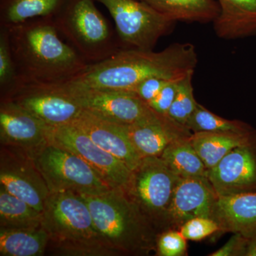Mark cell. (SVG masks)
<instances>
[{
  "label": "cell",
  "instance_id": "1",
  "mask_svg": "<svg viewBox=\"0 0 256 256\" xmlns=\"http://www.w3.org/2000/svg\"><path fill=\"white\" fill-rule=\"evenodd\" d=\"M198 64L195 47L175 43L159 52L122 50L107 60L88 64L70 80L84 86L130 92L152 77L180 80L194 72Z\"/></svg>",
  "mask_w": 256,
  "mask_h": 256
},
{
  "label": "cell",
  "instance_id": "2",
  "mask_svg": "<svg viewBox=\"0 0 256 256\" xmlns=\"http://www.w3.org/2000/svg\"><path fill=\"white\" fill-rule=\"evenodd\" d=\"M8 30L18 85L67 82L88 65L60 40L52 18H32Z\"/></svg>",
  "mask_w": 256,
  "mask_h": 256
},
{
  "label": "cell",
  "instance_id": "3",
  "mask_svg": "<svg viewBox=\"0 0 256 256\" xmlns=\"http://www.w3.org/2000/svg\"><path fill=\"white\" fill-rule=\"evenodd\" d=\"M78 194L96 228L118 255L146 256L156 250L159 232L124 188Z\"/></svg>",
  "mask_w": 256,
  "mask_h": 256
},
{
  "label": "cell",
  "instance_id": "4",
  "mask_svg": "<svg viewBox=\"0 0 256 256\" xmlns=\"http://www.w3.org/2000/svg\"><path fill=\"white\" fill-rule=\"evenodd\" d=\"M47 249L60 256H118L96 228L90 210L77 192L50 193L42 212Z\"/></svg>",
  "mask_w": 256,
  "mask_h": 256
},
{
  "label": "cell",
  "instance_id": "5",
  "mask_svg": "<svg viewBox=\"0 0 256 256\" xmlns=\"http://www.w3.org/2000/svg\"><path fill=\"white\" fill-rule=\"evenodd\" d=\"M95 2L65 0L52 18L60 34L88 64L107 60L122 50L116 30L97 9Z\"/></svg>",
  "mask_w": 256,
  "mask_h": 256
},
{
  "label": "cell",
  "instance_id": "6",
  "mask_svg": "<svg viewBox=\"0 0 256 256\" xmlns=\"http://www.w3.org/2000/svg\"><path fill=\"white\" fill-rule=\"evenodd\" d=\"M180 178L159 156H148L131 171L124 188L159 234L165 230L168 210Z\"/></svg>",
  "mask_w": 256,
  "mask_h": 256
},
{
  "label": "cell",
  "instance_id": "7",
  "mask_svg": "<svg viewBox=\"0 0 256 256\" xmlns=\"http://www.w3.org/2000/svg\"><path fill=\"white\" fill-rule=\"evenodd\" d=\"M96 1L104 4L114 18L122 50H153L176 23L140 0Z\"/></svg>",
  "mask_w": 256,
  "mask_h": 256
},
{
  "label": "cell",
  "instance_id": "8",
  "mask_svg": "<svg viewBox=\"0 0 256 256\" xmlns=\"http://www.w3.org/2000/svg\"><path fill=\"white\" fill-rule=\"evenodd\" d=\"M30 156L50 193L72 191L96 194L112 188L82 158L54 143H48Z\"/></svg>",
  "mask_w": 256,
  "mask_h": 256
},
{
  "label": "cell",
  "instance_id": "9",
  "mask_svg": "<svg viewBox=\"0 0 256 256\" xmlns=\"http://www.w3.org/2000/svg\"><path fill=\"white\" fill-rule=\"evenodd\" d=\"M3 99L22 106L50 128L72 124L84 110L67 82L22 84Z\"/></svg>",
  "mask_w": 256,
  "mask_h": 256
},
{
  "label": "cell",
  "instance_id": "10",
  "mask_svg": "<svg viewBox=\"0 0 256 256\" xmlns=\"http://www.w3.org/2000/svg\"><path fill=\"white\" fill-rule=\"evenodd\" d=\"M67 82L84 110L114 124L131 126L156 114L132 92L86 87L70 80Z\"/></svg>",
  "mask_w": 256,
  "mask_h": 256
},
{
  "label": "cell",
  "instance_id": "11",
  "mask_svg": "<svg viewBox=\"0 0 256 256\" xmlns=\"http://www.w3.org/2000/svg\"><path fill=\"white\" fill-rule=\"evenodd\" d=\"M0 184L11 194L43 212L50 192L33 158L26 151L1 144Z\"/></svg>",
  "mask_w": 256,
  "mask_h": 256
},
{
  "label": "cell",
  "instance_id": "12",
  "mask_svg": "<svg viewBox=\"0 0 256 256\" xmlns=\"http://www.w3.org/2000/svg\"><path fill=\"white\" fill-rule=\"evenodd\" d=\"M50 142L82 158L112 188H124L131 170L118 158L96 144L80 128L73 124L52 128Z\"/></svg>",
  "mask_w": 256,
  "mask_h": 256
},
{
  "label": "cell",
  "instance_id": "13",
  "mask_svg": "<svg viewBox=\"0 0 256 256\" xmlns=\"http://www.w3.org/2000/svg\"><path fill=\"white\" fill-rule=\"evenodd\" d=\"M52 128L10 99L0 104V142L21 148L30 156L50 142Z\"/></svg>",
  "mask_w": 256,
  "mask_h": 256
},
{
  "label": "cell",
  "instance_id": "14",
  "mask_svg": "<svg viewBox=\"0 0 256 256\" xmlns=\"http://www.w3.org/2000/svg\"><path fill=\"white\" fill-rule=\"evenodd\" d=\"M208 178L218 196L256 192V134L224 156Z\"/></svg>",
  "mask_w": 256,
  "mask_h": 256
},
{
  "label": "cell",
  "instance_id": "15",
  "mask_svg": "<svg viewBox=\"0 0 256 256\" xmlns=\"http://www.w3.org/2000/svg\"><path fill=\"white\" fill-rule=\"evenodd\" d=\"M217 196L208 178H180L168 210L165 230H180L195 217L210 218Z\"/></svg>",
  "mask_w": 256,
  "mask_h": 256
},
{
  "label": "cell",
  "instance_id": "16",
  "mask_svg": "<svg viewBox=\"0 0 256 256\" xmlns=\"http://www.w3.org/2000/svg\"><path fill=\"white\" fill-rule=\"evenodd\" d=\"M122 127L142 158H160L170 144L192 134L186 126L178 124L169 116L159 114L138 124Z\"/></svg>",
  "mask_w": 256,
  "mask_h": 256
},
{
  "label": "cell",
  "instance_id": "17",
  "mask_svg": "<svg viewBox=\"0 0 256 256\" xmlns=\"http://www.w3.org/2000/svg\"><path fill=\"white\" fill-rule=\"evenodd\" d=\"M72 124L80 128L104 150L124 162L131 171L142 159L120 124L100 118L85 110Z\"/></svg>",
  "mask_w": 256,
  "mask_h": 256
},
{
  "label": "cell",
  "instance_id": "18",
  "mask_svg": "<svg viewBox=\"0 0 256 256\" xmlns=\"http://www.w3.org/2000/svg\"><path fill=\"white\" fill-rule=\"evenodd\" d=\"M210 218L220 232L252 236L256 234V192L217 196Z\"/></svg>",
  "mask_w": 256,
  "mask_h": 256
},
{
  "label": "cell",
  "instance_id": "19",
  "mask_svg": "<svg viewBox=\"0 0 256 256\" xmlns=\"http://www.w3.org/2000/svg\"><path fill=\"white\" fill-rule=\"evenodd\" d=\"M220 14L214 21L217 36L226 40L256 35V0H216Z\"/></svg>",
  "mask_w": 256,
  "mask_h": 256
},
{
  "label": "cell",
  "instance_id": "20",
  "mask_svg": "<svg viewBox=\"0 0 256 256\" xmlns=\"http://www.w3.org/2000/svg\"><path fill=\"white\" fill-rule=\"evenodd\" d=\"M256 134L255 128L240 132H194L190 142L210 171L230 152L249 142Z\"/></svg>",
  "mask_w": 256,
  "mask_h": 256
},
{
  "label": "cell",
  "instance_id": "21",
  "mask_svg": "<svg viewBox=\"0 0 256 256\" xmlns=\"http://www.w3.org/2000/svg\"><path fill=\"white\" fill-rule=\"evenodd\" d=\"M176 22H214L220 14L216 0H140Z\"/></svg>",
  "mask_w": 256,
  "mask_h": 256
},
{
  "label": "cell",
  "instance_id": "22",
  "mask_svg": "<svg viewBox=\"0 0 256 256\" xmlns=\"http://www.w3.org/2000/svg\"><path fill=\"white\" fill-rule=\"evenodd\" d=\"M43 226L32 229L0 228V256H43L48 246Z\"/></svg>",
  "mask_w": 256,
  "mask_h": 256
},
{
  "label": "cell",
  "instance_id": "23",
  "mask_svg": "<svg viewBox=\"0 0 256 256\" xmlns=\"http://www.w3.org/2000/svg\"><path fill=\"white\" fill-rule=\"evenodd\" d=\"M65 0H0V26L9 28L32 18H53Z\"/></svg>",
  "mask_w": 256,
  "mask_h": 256
},
{
  "label": "cell",
  "instance_id": "24",
  "mask_svg": "<svg viewBox=\"0 0 256 256\" xmlns=\"http://www.w3.org/2000/svg\"><path fill=\"white\" fill-rule=\"evenodd\" d=\"M42 226V212L9 193L0 185V228L32 229Z\"/></svg>",
  "mask_w": 256,
  "mask_h": 256
},
{
  "label": "cell",
  "instance_id": "25",
  "mask_svg": "<svg viewBox=\"0 0 256 256\" xmlns=\"http://www.w3.org/2000/svg\"><path fill=\"white\" fill-rule=\"evenodd\" d=\"M190 137L170 144L160 158L181 178H208V170L192 146Z\"/></svg>",
  "mask_w": 256,
  "mask_h": 256
},
{
  "label": "cell",
  "instance_id": "26",
  "mask_svg": "<svg viewBox=\"0 0 256 256\" xmlns=\"http://www.w3.org/2000/svg\"><path fill=\"white\" fill-rule=\"evenodd\" d=\"M186 127L192 133L200 132H246L252 130V126L238 120H228L213 114L201 104H197L194 112L188 119Z\"/></svg>",
  "mask_w": 256,
  "mask_h": 256
},
{
  "label": "cell",
  "instance_id": "27",
  "mask_svg": "<svg viewBox=\"0 0 256 256\" xmlns=\"http://www.w3.org/2000/svg\"><path fill=\"white\" fill-rule=\"evenodd\" d=\"M18 85V72L10 46L8 28L0 26V95L8 97Z\"/></svg>",
  "mask_w": 256,
  "mask_h": 256
},
{
  "label": "cell",
  "instance_id": "28",
  "mask_svg": "<svg viewBox=\"0 0 256 256\" xmlns=\"http://www.w3.org/2000/svg\"><path fill=\"white\" fill-rule=\"evenodd\" d=\"M193 75L194 72H190L180 80L174 102L166 114L170 118L184 126L198 104L194 96Z\"/></svg>",
  "mask_w": 256,
  "mask_h": 256
},
{
  "label": "cell",
  "instance_id": "29",
  "mask_svg": "<svg viewBox=\"0 0 256 256\" xmlns=\"http://www.w3.org/2000/svg\"><path fill=\"white\" fill-rule=\"evenodd\" d=\"M188 242L180 230L169 229L158 235L156 254L160 256H186Z\"/></svg>",
  "mask_w": 256,
  "mask_h": 256
},
{
  "label": "cell",
  "instance_id": "30",
  "mask_svg": "<svg viewBox=\"0 0 256 256\" xmlns=\"http://www.w3.org/2000/svg\"><path fill=\"white\" fill-rule=\"evenodd\" d=\"M186 240L200 242L216 232H220V225L210 217H195L188 220L180 229Z\"/></svg>",
  "mask_w": 256,
  "mask_h": 256
},
{
  "label": "cell",
  "instance_id": "31",
  "mask_svg": "<svg viewBox=\"0 0 256 256\" xmlns=\"http://www.w3.org/2000/svg\"><path fill=\"white\" fill-rule=\"evenodd\" d=\"M180 80H171L163 87L156 97L148 104L152 110L160 114H168L174 102Z\"/></svg>",
  "mask_w": 256,
  "mask_h": 256
},
{
  "label": "cell",
  "instance_id": "32",
  "mask_svg": "<svg viewBox=\"0 0 256 256\" xmlns=\"http://www.w3.org/2000/svg\"><path fill=\"white\" fill-rule=\"evenodd\" d=\"M171 80H174L152 77L140 82L130 92L136 94L141 100L148 104L156 97L163 87Z\"/></svg>",
  "mask_w": 256,
  "mask_h": 256
},
{
  "label": "cell",
  "instance_id": "33",
  "mask_svg": "<svg viewBox=\"0 0 256 256\" xmlns=\"http://www.w3.org/2000/svg\"><path fill=\"white\" fill-rule=\"evenodd\" d=\"M247 242V237L239 233L234 234L223 246L210 254V256H245Z\"/></svg>",
  "mask_w": 256,
  "mask_h": 256
},
{
  "label": "cell",
  "instance_id": "34",
  "mask_svg": "<svg viewBox=\"0 0 256 256\" xmlns=\"http://www.w3.org/2000/svg\"><path fill=\"white\" fill-rule=\"evenodd\" d=\"M247 238V247L245 256H256V234Z\"/></svg>",
  "mask_w": 256,
  "mask_h": 256
}]
</instances>
